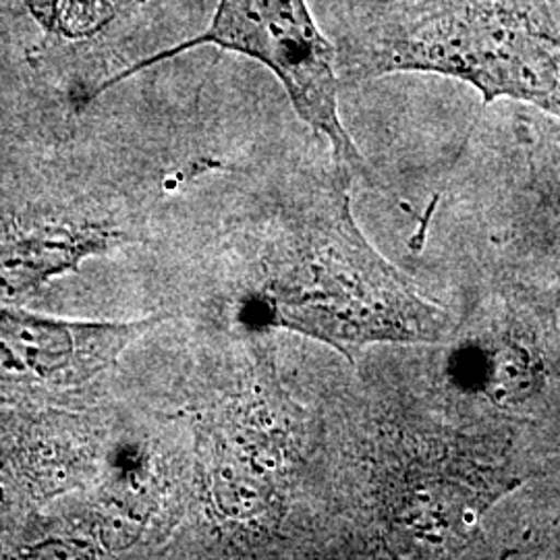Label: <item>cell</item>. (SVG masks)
Here are the masks:
<instances>
[{
	"instance_id": "obj_1",
	"label": "cell",
	"mask_w": 560,
	"mask_h": 560,
	"mask_svg": "<svg viewBox=\"0 0 560 560\" xmlns=\"http://www.w3.org/2000/svg\"><path fill=\"white\" fill-rule=\"evenodd\" d=\"M351 185L330 168L280 214L237 320L310 337L351 363L374 345H441L455 328L451 314L361 233Z\"/></svg>"
},
{
	"instance_id": "obj_2",
	"label": "cell",
	"mask_w": 560,
	"mask_h": 560,
	"mask_svg": "<svg viewBox=\"0 0 560 560\" xmlns=\"http://www.w3.org/2000/svg\"><path fill=\"white\" fill-rule=\"evenodd\" d=\"M340 83L434 73L560 120V25L548 0H409L349 21Z\"/></svg>"
},
{
	"instance_id": "obj_3",
	"label": "cell",
	"mask_w": 560,
	"mask_h": 560,
	"mask_svg": "<svg viewBox=\"0 0 560 560\" xmlns=\"http://www.w3.org/2000/svg\"><path fill=\"white\" fill-rule=\"evenodd\" d=\"M200 46L240 52L272 71L298 117L328 141L330 166L349 180L370 177L368 162L340 119L337 48L324 36L307 0H219L201 34L90 85L73 102L83 108L120 81Z\"/></svg>"
},
{
	"instance_id": "obj_4",
	"label": "cell",
	"mask_w": 560,
	"mask_h": 560,
	"mask_svg": "<svg viewBox=\"0 0 560 560\" xmlns=\"http://www.w3.org/2000/svg\"><path fill=\"white\" fill-rule=\"evenodd\" d=\"M469 428L382 434L374 459L376 509L393 550L439 555L467 544L481 515L515 490L520 476L483 453Z\"/></svg>"
},
{
	"instance_id": "obj_5",
	"label": "cell",
	"mask_w": 560,
	"mask_h": 560,
	"mask_svg": "<svg viewBox=\"0 0 560 560\" xmlns=\"http://www.w3.org/2000/svg\"><path fill=\"white\" fill-rule=\"evenodd\" d=\"M161 322L55 320L0 307V402L59 400L78 393Z\"/></svg>"
},
{
	"instance_id": "obj_6",
	"label": "cell",
	"mask_w": 560,
	"mask_h": 560,
	"mask_svg": "<svg viewBox=\"0 0 560 560\" xmlns=\"http://www.w3.org/2000/svg\"><path fill=\"white\" fill-rule=\"evenodd\" d=\"M441 345H446L444 381L465 405L486 402L499 411H515L546 386L540 353L513 330L467 316Z\"/></svg>"
},
{
	"instance_id": "obj_7",
	"label": "cell",
	"mask_w": 560,
	"mask_h": 560,
	"mask_svg": "<svg viewBox=\"0 0 560 560\" xmlns=\"http://www.w3.org/2000/svg\"><path fill=\"white\" fill-rule=\"evenodd\" d=\"M106 222L65 217L0 221V300L13 301L75 270L80 261L117 243Z\"/></svg>"
},
{
	"instance_id": "obj_8",
	"label": "cell",
	"mask_w": 560,
	"mask_h": 560,
	"mask_svg": "<svg viewBox=\"0 0 560 560\" xmlns=\"http://www.w3.org/2000/svg\"><path fill=\"white\" fill-rule=\"evenodd\" d=\"M133 0H27L30 11L50 36L78 40L96 34L115 18L120 4Z\"/></svg>"
},
{
	"instance_id": "obj_9",
	"label": "cell",
	"mask_w": 560,
	"mask_h": 560,
	"mask_svg": "<svg viewBox=\"0 0 560 560\" xmlns=\"http://www.w3.org/2000/svg\"><path fill=\"white\" fill-rule=\"evenodd\" d=\"M409 0H351L349 2V11H351V21L363 20L368 15L381 13L390 7H397Z\"/></svg>"
},
{
	"instance_id": "obj_10",
	"label": "cell",
	"mask_w": 560,
	"mask_h": 560,
	"mask_svg": "<svg viewBox=\"0 0 560 560\" xmlns=\"http://www.w3.org/2000/svg\"><path fill=\"white\" fill-rule=\"evenodd\" d=\"M548 2H550V9H552V13H555V18H557L560 25V0H548Z\"/></svg>"
}]
</instances>
